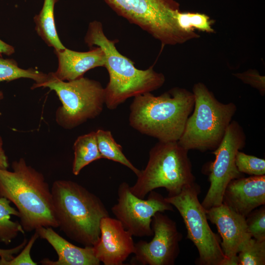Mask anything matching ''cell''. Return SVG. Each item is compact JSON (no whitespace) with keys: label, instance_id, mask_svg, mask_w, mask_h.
<instances>
[{"label":"cell","instance_id":"cell-10","mask_svg":"<svg viewBox=\"0 0 265 265\" xmlns=\"http://www.w3.org/2000/svg\"><path fill=\"white\" fill-rule=\"evenodd\" d=\"M243 128L236 121L229 124L221 143L212 153L215 159L210 164L209 190L201 204L207 210L222 204L225 188L231 181L243 177L236 165L237 152L246 144Z\"/></svg>","mask_w":265,"mask_h":265},{"label":"cell","instance_id":"cell-7","mask_svg":"<svg viewBox=\"0 0 265 265\" xmlns=\"http://www.w3.org/2000/svg\"><path fill=\"white\" fill-rule=\"evenodd\" d=\"M119 15L159 40L162 46L176 45L199 37L178 24L179 5L174 0H105Z\"/></svg>","mask_w":265,"mask_h":265},{"label":"cell","instance_id":"cell-18","mask_svg":"<svg viewBox=\"0 0 265 265\" xmlns=\"http://www.w3.org/2000/svg\"><path fill=\"white\" fill-rule=\"evenodd\" d=\"M58 0H44L41 10L34 17L37 33L48 46L53 48L55 51L65 48L59 38L55 26L54 10Z\"/></svg>","mask_w":265,"mask_h":265},{"label":"cell","instance_id":"cell-3","mask_svg":"<svg viewBox=\"0 0 265 265\" xmlns=\"http://www.w3.org/2000/svg\"><path fill=\"white\" fill-rule=\"evenodd\" d=\"M12 171L0 169V197L13 203L25 232L41 227L58 228L52 194L44 176L23 158L12 163Z\"/></svg>","mask_w":265,"mask_h":265},{"label":"cell","instance_id":"cell-1","mask_svg":"<svg viewBox=\"0 0 265 265\" xmlns=\"http://www.w3.org/2000/svg\"><path fill=\"white\" fill-rule=\"evenodd\" d=\"M84 41L90 47H100L105 53L104 67L109 75L105 88V105L108 109H115L128 99L151 92L164 83V75L155 71L153 66L145 70L137 69L131 59L119 52L116 42L106 36L101 22L89 23Z\"/></svg>","mask_w":265,"mask_h":265},{"label":"cell","instance_id":"cell-13","mask_svg":"<svg viewBox=\"0 0 265 265\" xmlns=\"http://www.w3.org/2000/svg\"><path fill=\"white\" fill-rule=\"evenodd\" d=\"M208 220L215 224L222 238L220 245L229 265H238V254L252 238L246 217L224 204L206 210Z\"/></svg>","mask_w":265,"mask_h":265},{"label":"cell","instance_id":"cell-31","mask_svg":"<svg viewBox=\"0 0 265 265\" xmlns=\"http://www.w3.org/2000/svg\"><path fill=\"white\" fill-rule=\"evenodd\" d=\"M15 52L14 48L0 39V56L2 54L10 55Z\"/></svg>","mask_w":265,"mask_h":265},{"label":"cell","instance_id":"cell-4","mask_svg":"<svg viewBox=\"0 0 265 265\" xmlns=\"http://www.w3.org/2000/svg\"><path fill=\"white\" fill-rule=\"evenodd\" d=\"M51 189L58 227L84 246L95 245L100 238L101 219L109 216L100 198L71 180H56Z\"/></svg>","mask_w":265,"mask_h":265},{"label":"cell","instance_id":"cell-29","mask_svg":"<svg viewBox=\"0 0 265 265\" xmlns=\"http://www.w3.org/2000/svg\"><path fill=\"white\" fill-rule=\"evenodd\" d=\"M27 242L26 238H25L21 244L17 246L10 249L0 248V261H10L14 256L15 254L20 252L24 247Z\"/></svg>","mask_w":265,"mask_h":265},{"label":"cell","instance_id":"cell-15","mask_svg":"<svg viewBox=\"0 0 265 265\" xmlns=\"http://www.w3.org/2000/svg\"><path fill=\"white\" fill-rule=\"evenodd\" d=\"M222 203L246 217L265 204V175L232 180L225 188Z\"/></svg>","mask_w":265,"mask_h":265},{"label":"cell","instance_id":"cell-6","mask_svg":"<svg viewBox=\"0 0 265 265\" xmlns=\"http://www.w3.org/2000/svg\"><path fill=\"white\" fill-rule=\"evenodd\" d=\"M188 152L178 141H158L149 152L146 167L130 186L131 192L141 199L160 187L167 190L168 196L179 193L195 182Z\"/></svg>","mask_w":265,"mask_h":265},{"label":"cell","instance_id":"cell-22","mask_svg":"<svg viewBox=\"0 0 265 265\" xmlns=\"http://www.w3.org/2000/svg\"><path fill=\"white\" fill-rule=\"evenodd\" d=\"M11 202L5 197H0V241L7 245L19 233L24 235L25 231L18 221L11 220V215L19 217L18 210L10 205Z\"/></svg>","mask_w":265,"mask_h":265},{"label":"cell","instance_id":"cell-12","mask_svg":"<svg viewBox=\"0 0 265 265\" xmlns=\"http://www.w3.org/2000/svg\"><path fill=\"white\" fill-rule=\"evenodd\" d=\"M153 238L147 242L135 243L132 264L141 265H173L180 253L182 234L176 223L167 215L157 212L152 217Z\"/></svg>","mask_w":265,"mask_h":265},{"label":"cell","instance_id":"cell-16","mask_svg":"<svg viewBox=\"0 0 265 265\" xmlns=\"http://www.w3.org/2000/svg\"><path fill=\"white\" fill-rule=\"evenodd\" d=\"M87 52H77L65 48L55 51L58 66L52 73L56 79L70 81L83 77L88 70L98 67H105V55L99 47H92Z\"/></svg>","mask_w":265,"mask_h":265},{"label":"cell","instance_id":"cell-20","mask_svg":"<svg viewBox=\"0 0 265 265\" xmlns=\"http://www.w3.org/2000/svg\"><path fill=\"white\" fill-rule=\"evenodd\" d=\"M96 135L102 158L122 164L138 175L140 170L126 158L123 153L122 146L116 142L110 131L98 129L96 132Z\"/></svg>","mask_w":265,"mask_h":265},{"label":"cell","instance_id":"cell-25","mask_svg":"<svg viewBox=\"0 0 265 265\" xmlns=\"http://www.w3.org/2000/svg\"><path fill=\"white\" fill-rule=\"evenodd\" d=\"M236 165L239 172L251 176L265 175V160L238 151L236 156Z\"/></svg>","mask_w":265,"mask_h":265},{"label":"cell","instance_id":"cell-26","mask_svg":"<svg viewBox=\"0 0 265 265\" xmlns=\"http://www.w3.org/2000/svg\"><path fill=\"white\" fill-rule=\"evenodd\" d=\"M246 222L252 238L256 239L265 240V207L252 211L246 217Z\"/></svg>","mask_w":265,"mask_h":265},{"label":"cell","instance_id":"cell-24","mask_svg":"<svg viewBox=\"0 0 265 265\" xmlns=\"http://www.w3.org/2000/svg\"><path fill=\"white\" fill-rule=\"evenodd\" d=\"M175 18L179 26L186 31L197 29L208 33L214 32L212 20L205 14L181 12L179 10L176 12Z\"/></svg>","mask_w":265,"mask_h":265},{"label":"cell","instance_id":"cell-5","mask_svg":"<svg viewBox=\"0 0 265 265\" xmlns=\"http://www.w3.org/2000/svg\"><path fill=\"white\" fill-rule=\"evenodd\" d=\"M193 109L178 141L187 150L213 151L221 143L237 110L232 102H219L206 85H193Z\"/></svg>","mask_w":265,"mask_h":265},{"label":"cell","instance_id":"cell-32","mask_svg":"<svg viewBox=\"0 0 265 265\" xmlns=\"http://www.w3.org/2000/svg\"><path fill=\"white\" fill-rule=\"evenodd\" d=\"M3 98V94L2 92L1 91H0V102Z\"/></svg>","mask_w":265,"mask_h":265},{"label":"cell","instance_id":"cell-30","mask_svg":"<svg viewBox=\"0 0 265 265\" xmlns=\"http://www.w3.org/2000/svg\"><path fill=\"white\" fill-rule=\"evenodd\" d=\"M8 167V158L3 149L2 139L0 135V169H7Z\"/></svg>","mask_w":265,"mask_h":265},{"label":"cell","instance_id":"cell-23","mask_svg":"<svg viewBox=\"0 0 265 265\" xmlns=\"http://www.w3.org/2000/svg\"><path fill=\"white\" fill-rule=\"evenodd\" d=\"M238 265H265V240L250 238L238 253Z\"/></svg>","mask_w":265,"mask_h":265},{"label":"cell","instance_id":"cell-14","mask_svg":"<svg viewBox=\"0 0 265 265\" xmlns=\"http://www.w3.org/2000/svg\"><path fill=\"white\" fill-rule=\"evenodd\" d=\"M100 235L93 246L94 254L105 265H122L133 253L134 244L132 236L116 218L109 216L100 222Z\"/></svg>","mask_w":265,"mask_h":265},{"label":"cell","instance_id":"cell-11","mask_svg":"<svg viewBox=\"0 0 265 265\" xmlns=\"http://www.w3.org/2000/svg\"><path fill=\"white\" fill-rule=\"evenodd\" d=\"M146 199L134 195L126 182L121 183L118 188L117 202L111 208L112 213L132 236L151 237L152 217L157 212L174 211L173 206L165 197L153 190Z\"/></svg>","mask_w":265,"mask_h":265},{"label":"cell","instance_id":"cell-19","mask_svg":"<svg viewBox=\"0 0 265 265\" xmlns=\"http://www.w3.org/2000/svg\"><path fill=\"white\" fill-rule=\"evenodd\" d=\"M73 150L72 172L76 176L86 165L102 159L98 149L96 132L79 136L74 143Z\"/></svg>","mask_w":265,"mask_h":265},{"label":"cell","instance_id":"cell-9","mask_svg":"<svg viewBox=\"0 0 265 265\" xmlns=\"http://www.w3.org/2000/svg\"><path fill=\"white\" fill-rule=\"evenodd\" d=\"M200 187L195 182L178 194L165 200L177 209L187 230V238L197 249V263L201 265H229L222 250L219 237L208 222L206 210L198 199Z\"/></svg>","mask_w":265,"mask_h":265},{"label":"cell","instance_id":"cell-28","mask_svg":"<svg viewBox=\"0 0 265 265\" xmlns=\"http://www.w3.org/2000/svg\"><path fill=\"white\" fill-rule=\"evenodd\" d=\"M234 76L258 89L262 95L265 93V78L254 70H249L241 73L235 74Z\"/></svg>","mask_w":265,"mask_h":265},{"label":"cell","instance_id":"cell-8","mask_svg":"<svg viewBox=\"0 0 265 265\" xmlns=\"http://www.w3.org/2000/svg\"><path fill=\"white\" fill-rule=\"evenodd\" d=\"M48 80L39 87L54 91L61 103L56 110L55 121L66 130H71L88 120L98 116L105 105V88L98 81L83 76L63 81L49 73Z\"/></svg>","mask_w":265,"mask_h":265},{"label":"cell","instance_id":"cell-27","mask_svg":"<svg viewBox=\"0 0 265 265\" xmlns=\"http://www.w3.org/2000/svg\"><path fill=\"white\" fill-rule=\"evenodd\" d=\"M39 235L36 231L26 243L21 252L10 261H0V265H36L30 256V251Z\"/></svg>","mask_w":265,"mask_h":265},{"label":"cell","instance_id":"cell-21","mask_svg":"<svg viewBox=\"0 0 265 265\" xmlns=\"http://www.w3.org/2000/svg\"><path fill=\"white\" fill-rule=\"evenodd\" d=\"M49 77V74H45L32 68H21L14 59H4L0 57V82L10 81L20 78H27L35 81L31 87L32 89H35L38 88L41 84L46 81Z\"/></svg>","mask_w":265,"mask_h":265},{"label":"cell","instance_id":"cell-2","mask_svg":"<svg viewBox=\"0 0 265 265\" xmlns=\"http://www.w3.org/2000/svg\"><path fill=\"white\" fill-rule=\"evenodd\" d=\"M194 106L193 93L184 88L174 87L158 96L145 93L134 97L129 124L159 141H178Z\"/></svg>","mask_w":265,"mask_h":265},{"label":"cell","instance_id":"cell-17","mask_svg":"<svg viewBox=\"0 0 265 265\" xmlns=\"http://www.w3.org/2000/svg\"><path fill=\"white\" fill-rule=\"evenodd\" d=\"M36 231L39 237L46 240L58 255L55 261L43 259L40 262L44 265H99L93 246H77L63 238L52 227H41Z\"/></svg>","mask_w":265,"mask_h":265}]
</instances>
